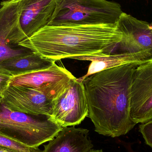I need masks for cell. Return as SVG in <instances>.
<instances>
[{"label":"cell","instance_id":"5bb4252c","mask_svg":"<svg viewBox=\"0 0 152 152\" xmlns=\"http://www.w3.org/2000/svg\"><path fill=\"white\" fill-rule=\"evenodd\" d=\"M55 62L32 52L2 61L0 71L16 77L49 68Z\"/></svg>","mask_w":152,"mask_h":152},{"label":"cell","instance_id":"3957f363","mask_svg":"<svg viewBox=\"0 0 152 152\" xmlns=\"http://www.w3.org/2000/svg\"><path fill=\"white\" fill-rule=\"evenodd\" d=\"M62 129L50 116L16 111L0 102V134L26 146L38 148L53 139Z\"/></svg>","mask_w":152,"mask_h":152},{"label":"cell","instance_id":"5b68a950","mask_svg":"<svg viewBox=\"0 0 152 152\" xmlns=\"http://www.w3.org/2000/svg\"><path fill=\"white\" fill-rule=\"evenodd\" d=\"M52 103L51 118L63 128L79 125L88 115L85 86L77 78Z\"/></svg>","mask_w":152,"mask_h":152},{"label":"cell","instance_id":"4fadbf2b","mask_svg":"<svg viewBox=\"0 0 152 152\" xmlns=\"http://www.w3.org/2000/svg\"><path fill=\"white\" fill-rule=\"evenodd\" d=\"M88 132L75 126L63 128L45 145L42 152H90L94 145L88 137Z\"/></svg>","mask_w":152,"mask_h":152},{"label":"cell","instance_id":"9a60e30c","mask_svg":"<svg viewBox=\"0 0 152 152\" xmlns=\"http://www.w3.org/2000/svg\"><path fill=\"white\" fill-rule=\"evenodd\" d=\"M0 146L21 152H42L38 148H32L26 146L1 134H0Z\"/></svg>","mask_w":152,"mask_h":152},{"label":"cell","instance_id":"52a82bcc","mask_svg":"<svg viewBox=\"0 0 152 152\" xmlns=\"http://www.w3.org/2000/svg\"><path fill=\"white\" fill-rule=\"evenodd\" d=\"M75 78L66 68L59 66L55 63L46 69L16 77L11 85L32 88L53 100Z\"/></svg>","mask_w":152,"mask_h":152},{"label":"cell","instance_id":"2e32d148","mask_svg":"<svg viewBox=\"0 0 152 152\" xmlns=\"http://www.w3.org/2000/svg\"><path fill=\"white\" fill-rule=\"evenodd\" d=\"M139 129L146 144L152 148V120L139 125Z\"/></svg>","mask_w":152,"mask_h":152},{"label":"cell","instance_id":"6da1fadb","mask_svg":"<svg viewBox=\"0 0 152 152\" xmlns=\"http://www.w3.org/2000/svg\"><path fill=\"white\" fill-rule=\"evenodd\" d=\"M139 64L118 66L96 73L82 82L88 115L99 134L112 137L125 135L136 124L130 118L133 74Z\"/></svg>","mask_w":152,"mask_h":152},{"label":"cell","instance_id":"277c9868","mask_svg":"<svg viewBox=\"0 0 152 152\" xmlns=\"http://www.w3.org/2000/svg\"><path fill=\"white\" fill-rule=\"evenodd\" d=\"M123 12L120 4L107 0H57L48 26L117 25Z\"/></svg>","mask_w":152,"mask_h":152},{"label":"cell","instance_id":"8fae6325","mask_svg":"<svg viewBox=\"0 0 152 152\" xmlns=\"http://www.w3.org/2000/svg\"><path fill=\"white\" fill-rule=\"evenodd\" d=\"M19 0H5L0 3V63L5 60L32 53L29 49L10 43L9 37L18 27L20 16Z\"/></svg>","mask_w":152,"mask_h":152},{"label":"cell","instance_id":"9c48e42d","mask_svg":"<svg viewBox=\"0 0 152 152\" xmlns=\"http://www.w3.org/2000/svg\"><path fill=\"white\" fill-rule=\"evenodd\" d=\"M130 118L136 124L152 120V61L138 65L134 71Z\"/></svg>","mask_w":152,"mask_h":152},{"label":"cell","instance_id":"8992f818","mask_svg":"<svg viewBox=\"0 0 152 152\" xmlns=\"http://www.w3.org/2000/svg\"><path fill=\"white\" fill-rule=\"evenodd\" d=\"M18 28L11 43L18 45L41 28L48 26L54 14L57 0H19Z\"/></svg>","mask_w":152,"mask_h":152},{"label":"cell","instance_id":"ac0fdd59","mask_svg":"<svg viewBox=\"0 0 152 152\" xmlns=\"http://www.w3.org/2000/svg\"><path fill=\"white\" fill-rule=\"evenodd\" d=\"M0 152H21L13 149L0 146Z\"/></svg>","mask_w":152,"mask_h":152},{"label":"cell","instance_id":"7c38bea8","mask_svg":"<svg viewBox=\"0 0 152 152\" xmlns=\"http://www.w3.org/2000/svg\"><path fill=\"white\" fill-rule=\"evenodd\" d=\"M70 59L89 61L91 63L85 75L77 78L82 82L86 78L100 71L125 64L135 63L139 65L152 61V57L148 53H113L109 55L94 54L71 57Z\"/></svg>","mask_w":152,"mask_h":152},{"label":"cell","instance_id":"e0dca14e","mask_svg":"<svg viewBox=\"0 0 152 152\" xmlns=\"http://www.w3.org/2000/svg\"><path fill=\"white\" fill-rule=\"evenodd\" d=\"M15 78L9 74L0 71V102L5 91Z\"/></svg>","mask_w":152,"mask_h":152},{"label":"cell","instance_id":"30bf717a","mask_svg":"<svg viewBox=\"0 0 152 152\" xmlns=\"http://www.w3.org/2000/svg\"><path fill=\"white\" fill-rule=\"evenodd\" d=\"M1 102L11 110L26 114L51 117L52 113L53 100L28 87L10 85Z\"/></svg>","mask_w":152,"mask_h":152},{"label":"cell","instance_id":"d6986e66","mask_svg":"<svg viewBox=\"0 0 152 152\" xmlns=\"http://www.w3.org/2000/svg\"><path fill=\"white\" fill-rule=\"evenodd\" d=\"M90 152H103L102 150H92Z\"/></svg>","mask_w":152,"mask_h":152},{"label":"cell","instance_id":"ba28073f","mask_svg":"<svg viewBox=\"0 0 152 152\" xmlns=\"http://www.w3.org/2000/svg\"><path fill=\"white\" fill-rule=\"evenodd\" d=\"M117 26L122 38L114 53H143L152 57V22L139 20L123 12Z\"/></svg>","mask_w":152,"mask_h":152},{"label":"cell","instance_id":"7a4b0ae2","mask_svg":"<svg viewBox=\"0 0 152 152\" xmlns=\"http://www.w3.org/2000/svg\"><path fill=\"white\" fill-rule=\"evenodd\" d=\"M117 25L47 26L18 45L54 61L76 56L109 55L122 39Z\"/></svg>","mask_w":152,"mask_h":152}]
</instances>
